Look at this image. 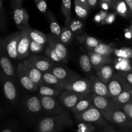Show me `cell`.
I'll list each match as a JSON object with an SVG mask.
<instances>
[{"instance_id":"74e56055","label":"cell","mask_w":132,"mask_h":132,"mask_svg":"<svg viewBox=\"0 0 132 132\" xmlns=\"http://www.w3.org/2000/svg\"><path fill=\"white\" fill-rule=\"evenodd\" d=\"M114 54L118 58L130 59L132 58V49L126 46H124L119 49H115Z\"/></svg>"},{"instance_id":"4fadbf2b","label":"cell","mask_w":132,"mask_h":132,"mask_svg":"<svg viewBox=\"0 0 132 132\" xmlns=\"http://www.w3.org/2000/svg\"><path fill=\"white\" fill-rule=\"evenodd\" d=\"M47 37L48 45L54 48L63 63H67L68 59V52L66 45L62 43L59 39L55 37L53 35L48 34Z\"/></svg>"},{"instance_id":"f5cc1de1","label":"cell","mask_w":132,"mask_h":132,"mask_svg":"<svg viewBox=\"0 0 132 132\" xmlns=\"http://www.w3.org/2000/svg\"><path fill=\"white\" fill-rule=\"evenodd\" d=\"M125 36L127 39H131L132 36V29L131 28H128V29L125 30Z\"/></svg>"},{"instance_id":"ee69618b","label":"cell","mask_w":132,"mask_h":132,"mask_svg":"<svg viewBox=\"0 0 132 132\" xmlns=\"http://www.w3.org/2000/svg\"><path fill=\"white\" fill-rule=\"evenodd\" d=\"M79 131L80 132H94V127L90 124L80 122L79 125Z\"/></svg>"},{"instance_id":"ffe728a7","label":"cell","mask_w":132,"mask_h":132,"mask_svg":"<svg viewBox=\"0 0 132 132\" xmlns=\"http://www.w3.org/2000/svg\"><path fill=\"white\" fill-rule=\"evenodd\" d=\"M93 105L94 104H93L91 97H90V95H88L79 101L78 103L72 108L71 111L74 116H76L87 110Z\"/></svg>"},{"instance_id":"7c38bea8","label":"cell","mask_w":132,"mask_h":132,"mask_svg":"<svg viewBox=\"0 0 132 132\" xmlns=\"http://www.w3.org/2000/svg\"><path fill=\"white\" fill-rule=\"evenodd\" d=\"M90 85L92 94L99 96L109 97V92H108V86L106 84L104 83L99 78L95 76H92L88 79Z\"/></svg>"},{"instance_id":"680465c9","label":"cell","mask_w":132,"mask_h":132,"mask_svg":"<svg viewBox=\"0 0 132 132\" xmlns=\"http://www.w3.org/2000/svg\"><path fill=\"white\" fill-rule=\"evenodd\" d=\"M130 104H131V107H132V101L131 102V103H130Z\"/></svg>"},{"instance_id":"30bf717a","label":"cell","mask_w":132,"mask_h":132,"mask_svg":"<svg viewBox=\"0 0 132 132\" xmlns=\"http://www.w3.org/2000/svg\"><path fill=\"white\" fill-rule=\"evenodd\" d=\"M28 27L20 30L21 32V35L18 43V59H23L24 58H28L30 56V45L31 39L27 30Z\"/></svg>"},{"instance_id":"52a82bcc","label":"cell","mask_w":132,"mask_h":132,"mask_svg":"<svg viewBox=\"0 0 132 132\" xmlns=\"http://www.w3.org/2000/svg\"><path fill=\"white\" fill-rule=\"evenodd\" d=\"M87 95H83L68 90H63L61 95L58 97V100L63 108L72 110L79 101Z\"/></svg>"},{"instance_id":"83f0119b","label":"cell","mask_w":132,"mask_h":132,"mask_svg":"<svg viewBox=\"0 0 132 132\" xmlns=\"http://www.w3.org/2000/svg\"><path fill=\"white\" fill-rule=\"evenodd\" d=\"M3 91L6 99L12 102L17 98L16 88L12 82L10 80H6L3 84Z\"/></svg>"},{"instance_id":"d4e9b609","label":"cell","mask_w":132,"mask_h":132,"mask_svg":"<svg viewBox=\"0 0 132 132\" xmlns=\"http://www.w3.org/2000/svg\"><path fill=\"white\" fill-rule=\"evenodd\" d=\"M27 30H28V34L31 40L36 42L41 43L44 45H47L48 44V37L47 35H45L41 31H39L37 30L33 29L30 27H27Z\"/></svg>"},{"instance_id":"5b68a950","label":"cell","mask_w":132,"mask_h":132,"mask_svg":"<svg viewBox=\"0 0 132 132\" xmlns=\"http://www.w3.org/2000/svg\"><path fill=\"white\" fill-rule=\"evenodd\" d=\"M39 99L42 104L43 110L48 116H55L67 112L55 97H45L39 95Z\"/></svg>"},{"instance_id":"8d00e7d4","label":"cell","mask_w":132,"mask_h":132,"mask_svg":"<svg viewBox=\"0 0 132 132\" xmlns=\"http://www.w3.org/2000/svg\"><path fill=\"white\" fill-rule=\"evenodd\" d=\"M45 54L46 57H48L49 59L54 61V63H63L61 59L57 55L56 51L54 50V48L50 46V45H48V44L45 50Z\"/></svg>"},{"instance_id":"9c48e42d","label":"cell","mask_w":132,"mask_h":132,"mask_svg":"<svg viewBox=\"0 0 132 132\" xmlns=\"http://www.w3.org/2000/svg\"><path fill=\"white\" fill-rule=\"evenodd\" d=\"M64 90L83 95H90L92 94L89 80L82 77L64 85Z\"/></svg>"},{"instance_id":"6f0895ef","label":"cell","mask_w":132,"mask_h":132,"mask_svg":"<svg viewBox=\"0 0 132 132\" xmlns=\"http://www.w3.org/2000/svg\"><path fill=\"white\" fill-rule=\"evenodd\" d=\"M130 28H131L132 29V23H131V27H130Z\"/></svg>"},{"instance_id":"7402d4cb","label":"cell","mask_w":132,"mask_h":132,"mask_svg":"<svg viewBox=\"0 0 132 132\" xmlns=\"http://www.w3.org/2000/svg\"><path fill=\"white\" fill-rule=\"evenodd\" d=\"M75 12L77 16L81 19H85L88 15L90 8L86 0H75Z\"/></svg>"},{"instance_id":"11a10c76","label":"cell","mask_w":132,"mask_h":132,"mask_svg":"<svg viewBox=\"0 0 132 132\" xmlns=\"http://www.w3.org/2000/svg\"><path fill=\"white\" fill-rule=\"evenodd\" d=\"M1 132H13V131H12L11 130H10V129L6 128V129H4V130H3Z\"/></svg>"},{"instance_id":"f6af8a7d","label":"cell","mask_w":132,"mask_h":132,"mask_svg":"<svg viewBox=\"0 0 132 132\" xmlns=\"http://www.w3.org/2000/svg\"><path fill=\"white\" fill-rule=\"evenodd\" d=\"M113 1L112 0H102L100 1L101 7L103 10L107 11L110 9H112Z\"/></svg>"},{"instance_id":"9a60e30c","label":"cell","mask_w":132,"mask_h":132,"mask_svg":"<svg viewBox=\"0 0 132 132\" xmlns=\"http://www.w3.org/2000/svg\"><path fill=\"white\" fill-rule=\"evenodd\" d=\"M17 72H18V77H19L21 84L26 90L32 92L35 91L37 88H39L38 86H36L30 79L22 62L18 64Z\"/></svg>"},{"instance_id":"484cf974","label":"cell","mask_w":132,"mask_h":132,"mask_svg":"<svg viewBox=\"0 0 132 132\" xmlns=\"http://www.w3.org/2000/svg\"><path fill=\"white\" fill-rule=\"evenodd\" d=\"M46 15L48 18V20L50 31H51L52 34L54 37L59 39L62 29L61 28L60 25L58 23L56 18L54 17L52 13L50 11L48 12V13Z\"/></svg>"},{"instance_id":"ac0fdd59","label":"cell","mask_w":132,"mask_h":132,"mask_svg":"<svg viewBox=\"0 0 132 132\" xmlns=\"http://www.w3.org/2000/svg\"><path fill=\"white\" fill-rule=\"evenodd\" d=\"M88 55L90 57L93 68L95 70V71H96L103 66L110 64V63H112L113 60V58L111 56H104L92 51L89 52Z\"/></svg>"},{"instance_id":"e0dca14e","label":"cell","mask_w":132,"mask_h":132,"mask_svg":"<svg viewBox=\"0 0 132 132\" xmlns=\"http://www.w3.org/2000/svg\"><path fill=\"white\" fill-rule=\"evenodd\" d=\"M13 12V18L15 24L19 30L28 27L29 17L25 9L22 6L15 8Z\"/></svg>"},{"instance_id":"f907efd6","label":"cell","mask_w":132,"mask_h":132,"mask_svg":"<svg viewBox=\"0 0 132 132\" xmlns=\"http://www.w3.org/2000/svg\"><path fill=\"white\" fill-rule=\"evenodd\" d=\"M101 18V21L103 23H104L105 22L107 16H108V13H107V11H104V10H102L100 13Z\"/></svg>"},{"instance_id":"1f68e13d","label":"cell","mask_w":132,"mask_h":132,"mask_svg":"<svg viewBox=\"0 0 132 132\" xmlns=\"http://www.w3.org/2000/svg\"><path fill=\"white\" fill-rule=\"evenodd\" d=\"M112 100L119 106H123L130 103L132 101V90L123 92L116 98L112 99Z\"/></svg>"},{"instance_id":"4dcf8cb0","label":"cell","mask_w":132,"mask_h":132,"mask_svg":"<svg viewBox=\"0 0 132 132\" xmlns=\"http://www.w3.org/2000/svg\"><path fill=\"white\" fill-rule=\"evenodd\" d=\"M72 1L70 0H63L61 2V12L65 18L64 24L65 26L69 27L72 21Z\"/></svg>"},{"instance_id":"d6a6232c","label":"cell","mask_w":132,"mask_h":132,"mask_svg":"<svg viewBox=\"0 0 132 132\" xmlns=\"http://www.w3.org/2000/svg\"><path fill=\"white\" fill-rule=\"evenodd\" d=\"M74 36H76L72 32L70 27H67V26H64L62 28L61 33L60 37H59V40H60V41L62 43H63L64 45L67 46V45H68L70 43H72Z\"/></svg>"},{"instance_id":"60d3db41","label":"cell","mask_w":132,"mask_h":132,"mask_svg":"<svg viewBox=\"0 0 132 132\" xmlns=\"http://www.w3.org/2000/svg\"><path fill=\"white\" fill-rule=\"evenodd\" d=\"M117 72V71H116ZM129 90H132V72H118Z\"/></svg>"},{"instance_id":"4316f807","label":"cell","mask_w":132,"mask_h":132,"mask_svg":"<svg viewBox=\"0 0 132 132\" xmlns=\"http://www.w3.org/2000/svg\"><path fill=\"white\" fill-rule=\"evenodd\" d=\"M38 89L40 95L45 97H59L63 92V90H60V89L46 85H43L39 86Z\"/></svg>"},{"instance_id":"7bdbcfd3","label":"cell","mask_w":132,"mask_h":132,"mask_svg":"<svg viewBox=\"0 0 132 132\" xmlns=\"http://www.w3.org/2000/svg\"><path fill=\"white\" fill-rule=\"evenodd\" d=\"M34 3H36V6L41 12L46 14L48 13V5L46 1L45 0H34Z\"/></svg>"},{"instance_id":"5bb4252c","label":"cell","mask_w":132,"mask_h":132,"mask_svg":"<svg viewBox=\"0 0 132 132\" xmlns=\"http://www.w3.org/2000/svg\"><path fill=\"white\" fill-rule=\"evenodd\" d=\"M22 63L32 82L38 87L42 86L43 85V73L30 63L27 59L23 60Z\"/></svg>"},{"instance_id":"ab89813d","label":"cell","mask_w":132,"mask_h":132,"mask_svg":"<svg viewBox=\"0 0 132 132\" xmlns=\"http://www.w3.org/2000/svg\"><path fill=\"white\" fill-rule=\"evenodd\" d=\"M46 46V45H42V44L31 40L30 45V52L32 54L41 53L44 51V50H45Z\"/></svg>"},{"instance_id":"bcb514c9","label":"cell","mask_w":132,"mask_h":132,"mask_svg":"<svg viewBox=\"0 0 132 132\" xmlns=\"http://www.w3.org/2000/svg\"><path fill=\"white\" fill-rule=\"evenodd\" d=\"M121 108L124 111L125 113L127 115L128 117L130 119H132V107L130 103L125 104L123 106H121Z\"/></svg>"},{"instance_id":"b9f144b4","label":"cell","mask_w":132,"mask_h":132,"mask_svg":"<svg viewBox=\"0 0 132 132\" xmlns=\"http://www.w3.org/2000/svg\"><path fill=\"white\" fill-rule=\"evenodd\" d=\"M6 14H5V10H4L2 1H0V28H1V31H3V32L6 28Z\"/></svg>"},{"instance_id":"d590c367","label":"cell","mask_w":132,"mask_h":132,"mask_svg":"<svg viewBox=\"0 0 132 132\" xmlns=\"http://www.w3.org/2000/svg\"><path fill=\"white\" fill-rule=\"evenodd\" d=\"M85 23L84 21L81 20V19H72L69 27L72 32L74 34L75 36H77L82 32L84 28H85Z\"/></svg>"},{"instance_id":"d6986e66","label":"cell","mask_w":132,"mask_h":132,"mask_svg":"<svg viewBox=\"0 0 132 132\" xmlns=\"http://www.w3.org/2000/svg\"><path fill=\"white\" fill-rule=\"evenodd\" d=\"M116 71L114 67L111 64H106L103 66L95 71V75L104 83L108 84L116 73Z\"/></svg>"},{"instance_id":"603a6c76","label":"cell","mask_w":132,"mask_h":132,"mask_svg":"<svg viewBox=\"0 0 132 132\" xmlns=\"http://www.w3.org/2000/svg\"><path fill=\"white\" fill-rule=\"evenodd\" d=\"M43 85H49L63 91L64 90V84L50 72L43 73Z\"/></svg>"},{"instance_id":"e575fe53","label":"cell","mask_w":132,"mask_h":132,"mask_svg":"<svg viewBox=\"0 0 132 132\" xmlns=\"http://www.w3.org/2000/svg\"><path fill=\"white\" fill-rule=\"evenodd\" d=\"M114 51L115 48H113L112 46L101 43L95 48H94L92 52L104 56H111V55L114 53Z\"/></svg>"},{"instance_id":"7a4b0ae2","label":"cell","mask_w":132,"mask_h":132,"mask_svg":"<svg viewBox=\"0 0 132 132\" xmlns=\"http://www.w3.org/2000/svg\"><path fill=\"white\" fill-rule=\"evenodd\" d=\"M74 116L79 122L90 124L94 126L104 127L108 125L106 120L94 105L82 113Z\"/></svg>"},{"instance_id":"8992f818","label":"cell","mask_w":132,"mask_h":132,"mask_svg":"<svg viewBox=\"0 0 132 132\" xmlns=\"http://www.w3.org/2000/svg\"><path fill=\"white\" fill-rule=\"evenodd\" d=\"M50 72L57 77L64 85L82 77L76 72L64 65H54Z\"/></svg>"},{"instance_id":"44dd1931","label":"cell","mask_w":132,"mask_h":132,"mask_svg":"<svg viewBox=\"0 0 132 132\" xmlns=\"http://www.w3.org/2000/svg\"><path fill=\"white\" fill-rule=\"evenodd\" d=\"M27 109L31 113H39L43 110L42 104L39 97L37 96H29L25 101Z\"/></svg>"},{"instance_id":"8fae6325","label":"cell","mask_w":132,"mask_h":132,"mask_svg":"<svg viewBox=\"0 0 132 132\" xmlns=\"http://www.w3.org/2000/svg\"><path fill=\"white\" fill-rule=\"evenodd\" d=\"M27 59L43 73L49 72L55 65L54 61L42 55H31Z\"/></svg>"},{"instance_id":"f1b7e54d","label":"cell","mask_w":132,"mask_h":132,"mask_svg":"<svg viewBox=\"0 0 132 132\" xmlns=\"http://www.w3.org/2000/svg\"><path fill=\"white\" fill-rule=\"evenodd\" d=\"M0 64H1V68H2L4 73L7 77L13 78L14 77V74H15V71H14L12 63L10 61L9 58L5 55L1 56Z\"/></svg>"},{"instance_id":"3957f363","label":"cell","mask_w":132,"mask_h":132,"mask_svg":"<svg viewBox=\"0 0 132 132\" xmlns=\"http://www.w3.org/2000/svg\"><path fill=\"white\" fill-rule=\"evenodd\" d=\"M90 97L94 105L99 110L107 122H109L111 113L117 104L109 97L99 96L94 94H90Z\"/></svg>"},{"instance_id":"ba28073f","label":"cell","mask_w":132,"mask_h":132,"mask_svg":"<svg viewBox=\"0 0 132 132\" xmlns=\"http://www.w3.org/2000/svg\"><path fill=\"white\" fill-rule=\"evenodd\" d=\"M107 86L109 92L110 98L111 99H114L123 92L131 90H129L118 72H116L112 79L107 84Z\"/></svg>"},{"instance_id":"c3c4849f","label":"cell","mask_w":132,"mask_h":132,"mask_svg":"<svg viewBox=\"0 0 132 132\" xmlns=\"http://www.w3.org/2000/svg\"><path fill=\"white\" fill-rule=\"evenodd\" d=\"M116 14H113V13L108 14V16H107L104 23H107V24H111V23H113L116 19Z\"/></svg>"},{"instance_id":"f546056e","label":"cell","mask_w":132,"mask_h":132,"mask_svg":"<svg viewBox=\"0 0 132 132\" xmlns=\"http://www.w3.org/2000/svg\"><path fill=\"white\" fill-rule=\"evenodd\" d=\"M77 38L79 40L81 43L85 45V47L91 51H93L94 48H95L99 44L102 43L95 37L89 36H77Z\"/></svg>"},{"instance_id":"6da1fadb","label":"cell","mask_w":132,"mask_h":132,"mask_svg":"<svg viewBox=\"0 0 132 132\" xmlns=\"http://www.w3.org/2000/svg\"><path fill=\"white\" fill-rule=\"evenodd\" d=\"M73 121L68 112L55 116H50L40 120L37 125L38 132H59L72 126Z\"/></svg>"},{"instance_id":"816d5d0a","label":"cell","mask_w":132,"mask_h":132,"mask_svg":"<svg viewBox=\"0 0 132 132\" xmlns=\"http://www.w3.org/2000/svg\"><path fill=\"white\" fill-rule=\"evenodd\" d=\"M86 1H87L88 5H89L90 9L93 7H95L97 4L98 3L97 0H86Z\"/></svg>"},{"instance_id":"681fc988","label":"cell","mask_w":132,"mask_h":132,"mask_svg":"<svg viewBox=\"0 0 132 132\" xmlns=\"http://www.w3.org/2000/svg\"><path fill=\"white\" fill-rule=\"evenodd\" d=\"M125 2L128 9V15H130L132 18V0H125Z\"/></svg>"},{"instance_id":"2e32d148","label":"cell","mask_w":132,"mask_h":132,"mask_svg":"<svg viewBox=\"0 0 132 132\" xmlns=\"http://www.w3.org/2000/svg\"><path fill=\"white\" fill-rule=\"evenodd\" d=\"M130 119L122 110L121 106L116 104L111 113L109 122L119 126H126L129 123Z\"/></svg>"},{"instance_id":"db71d44e","label":"cell","mask_w":132,"mask_h":132,"mask_svg":"<svg viewBox=\"0 0 132 132\" xmlns=\"http://www.w3.org/2000/svg\"><path fill=\"white\" fill-rule=\"evenodd\" d=\"M94 20L96 22H98V23L101 21V18L100 14H97L95 15V16L94 17Z\"/></svg>"},{"instance_id":"836d02e7","label":"cell","mask_w":132,"mask_h":132,"mask_svg":"<svg viewBox=\"0 0 132 132\" xmlns=\"http://www.w3.org/2000/svg\"><path fill=\"white\" fill-rule=\"evenodd\" d=\"M79 65L85 73H91L93 67L88 54H82L79 58Z\"/></svg>"},{"instance_id":"9f6ffc18","label":"cell","mask_w":132,"mask_h":132,"mask_svg":"<svg viewBox=\"0 0 132 132\" xmlns=\"http://www.w3.org/2000/svg\"><path fill=\"white\" fill-rule=\"evenodd\" d=\"M130 124V128H131V129L132 130V121L131 122H130V123H129Z\"/></svg>"},{"instance_id":"cb8c5ba5","label":"cell","mask_w":132,"mask_h":132,"mask_svg":"<svg viewBox=\"0 0 132 132\" xmlns=\"http://www.w3.org/2000/svg\"><path fill=\"white\" fill-rule=\"evenodd\" d=\"M113 62V67L117 72H132V61L130 59L117 58Z\"/></svg>"},{"instance_id":"f35d334b","label":"cell","mask_w":132,"mask_h":132,"mask_svg":"<svg viewBox=\"0 0 132 132\" xmlns=\"http://www.w3.org/2000/svg\"><path fill=\"white\" fill-rule=\"evenodd\" d=\"M115 10L122 17L126 18L128 15V9L125 1H116Z\"/></svg>"},{"instance_id":"277c9868","label":"cell","mask_w":132,"mask_h":132,"mask_svg":"<svg viewBox=\"0 0 132 132\" xmlns=\"http://www.w3.org/2000/svg\"><path fill=\"white\" fill-rule=\"evenodd\" d=\"M21 32H14L4 38L1 42V48H4L9 57L13 59H18V47Z\"/></svg>"},{"instance_id":"7dc6e473","label":"cell","mask_w":132,"mask_h":132,"mask_svg":"<svg viewBox=\"0 0 132 132\" xmlns=\"http://www.w3.org/2000/svg\"><path fill=\"white\" fill-rule=\"evenodd\" d=\"M23 2V0H13V1H10V5L13 9H15V8L22 6Z\"/></svg>"}]
</instances>
